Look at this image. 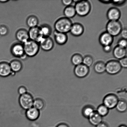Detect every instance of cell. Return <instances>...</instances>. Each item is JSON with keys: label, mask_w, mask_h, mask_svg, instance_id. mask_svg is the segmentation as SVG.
Returning a JSON list of instances; mask_svg holds the SVG:
<instances>
[{"label": "cell", "mask_w": 127, "mask_h": 127, "mask_svg": "<svg viewBox=\"0 0 127 127\" xmlns=\"http://www.w3.org/2000/svg\"><path fill=\"white\" fill-rule=\"evenodd\" d=\"M73 24L70 19L65 17H61L56 21L54 28L57 32L67 34L70 31Z\"/></svg>", "instance_id": "1"}, {"label": "cell", "mask_w": 127, "mask_h": 127, "mask_svg": "<svg viewBox=\"0 0 127 127\" xmlns=\"http://www.w3.org/2000/svg\"><path fill=\"white\" fill-rule=\"evenodd\" d=\"M76 14L81 17H84L90 13L91 5L88 0H81L75 3L74 6Z\"/></svg>", "instance_id": "2"}, {"label": "cell", "mask_w": 127, "mask_h": 127, "mask_svg": "<svg viewBox=\"0 0 127 127\" xmlns=\"http://www.w3.org/2000/svg\"><path fill=\"white\" fill-rule=\"evenodd\" d=\"M23 44L25 54L28 57H34L39 52V43L34 41L29 40Z\"/></svg>", "instance_id": "3"}, {"label": "cell", "mask_w": 127, "mask_h": 127, "mask_svg": "<svg viewBox=\"0 0 127 127\" xmlns=\"http://www.w3.org/2000/svg\"><path fill=\"white\" fill-rule=\"evenodd\" d=\"M122 29V25L119 21H109L107 24L106 32L114 37L120 34Z\"/></svg>", "instance_id": "4"}, {"label": "cell", "mask_w": 127, "mask_h": 127, "mask_svg": "<svg viewBox=\"0 0 127 127\" xmlns=\"http://www.w3.org/2000/svg\"><path fill=\"white\" fill-rule=\"evenodd\" d=\"M122 67L119 61L111 60L105 64V72L111 75H114L120 73Z\"/></svg>", "instance_id": "5"}, {"label": "cell", "mask_w": 127, "mask_h": 127, "mask_svg": "<svg viewBox=\"0 0 127 127\" xmlns=\"http://www.w3.org/2000/svg\"><path fill=\"white\" fill-rule=\"evenodd\" d=\"M119 99L115 94H110L104 97L103 100V104L109 109L115 108Z\"/></svg>", "instance_id": "6"}, {"label": "cell", "mask_w": 127, "mask_h": 127, "mask_svg": "<svg viewBox=\"0 0 127 127\" xmlns=\"http://www.w3.org/2000/svg\"><path fill=\"white\" fill-rule=\"evenodd\" d=\"M33 101L32 96L27 93L21 95L19 99L21 107L27 110L33 107Z\"/></svg>", "instance_id": "7"}, {"label": "cell", "mask_w": 127, "mask_h": 127, "mask_svg": "<svg viewBox=\"0 0 127 127\" xmlns=\"http://www.w3.org/2000/svg\"><path fill=\"white\" fill-rule=\"evenodd\" d=\"M40 48L45 51H49L54 47V42L50 37H43L39 43Z\"/></svg>", "instance_id": "8"}, {"label": "cell", "mask_w": 127, "mask_h": 127, "mask_svg": "<svg viewBox=\"0 0 127 127\" xmlns=\"http://www.w3.org/2000/svg\"><path fill=\"white\" fill-rule=\"evenodd\" d=\"M89 67L83 64L75 66L74 69L75 75L76 76L79 78H85L89 74Z\"/></svg>", "instance_id": "9"}, {"label": "cell", "mask_w": 127, "mask_h": 127, "mask_svg": "<svg viewBox=\"0 0 127 127\" xmlns=\"http://www.w3.org/2000/svg\"><path fill=\"white\" fill-rule=\"evenodd\" d=\"M30 40L39 43L43 37L41 33L39 27L30 28L28 31Z\"/></svg>", "instance_id": "10"}, {"label": "cell", "mask_w": 127, "mask_h": 127, "mask_svg": "<svg viewBox=\"0 0 127 127\" xmlns=\"http://www.w3.org/2000/svg\"><path fill=\"white\" fill-rule=\"evenodd\" d=\"M11 52L13 56L20 58L25 54L23 44L20 43H15L11 47Z\"/></svg>", "instance_id": "11"}, {"label": "cell", "mask_w": 127, "mask_h": 127, "mask_svg": "<svg viewBox=\"0 0 127 127\" xmlns=\"http://www.w3.org/2000/svg\"><path fill=\"white\" fill-rule=\"evenodd\" d=\"M99 40V43L103 47L111 45L114 41V37L106 32H103L100 34Z\"/></svg>", "instance_id": "12"}, {"label": "cell", "mask_w": 127, "mask_h": 127, "mask_svg": "<svg viewBox=\"0 0 127 127\" xmlns=\"http://www.w3.org/2000/svg\"><path fill=\"white\" fill-rule=\"evenodd\" d=\"M106 15L109 21H118L120 18L121 12L117 7H111L108 10Z\"/></svg>", "instance_id": "13"}, {"label": "cell", "mask_w": 127, "mask_h": 127, "mask_svg": "<svg viewBox=\"0 0 127 127\" xmlns=\"http://www.w3.org/2000/svg\"><path fill=\"white\" fill-rule=\"evenodd\" d=\"M84 31L83 25L79 23H75L72 24L69 32L74 36L79 37L83 34Z\"/></svg>", "instance_id": "14"}, {"label": "cell", "mask_w": 127, "mask_h": 127, "mask_svg": "<svg viewBox=\"0 0 127 127\" xmlns=\"http://www.w3.org/2000/svg\"><path fill=\"white\" fill-rule=\"evenodd\" d=\"M16 37L20 43L23 44L30 40L28 31L23 29L17 31Z\"/></svg>", "instance_id": "15"}, {"label": "cell", "mask_w": 127, "mask_h": 127, "mask_svg": "<svg viewBox=\"0 0 127 127\" xmlns=\"http://www.w3.org/2000/svg\"><path fill=\"white\" fill-rule=\"evenodd\" d=\"M55 40L59 45H63L67 43L68 37L66 33H60L55 31L53 32Z\"/></svg>", "instance_id": "16"}, {"label": "cell", "mask_w": 127, "mask_h": 127, "mask_svg": "<svg viewBox=\"0 0 127 127\" xmlns=\"http://www.w3.org/2000/svg\"><path fill=\"white\" fill-rule=\"evenodd\" d=\"M12 72L9 64L6 62L0 63V76H8L11 75Z\"/></svg>", "instance_id": "17"}, {"label": "cell", "mask_w": 127, "mask_h": 127, "mask_svg": "<svg viewBox=\"0 0 127 127\" xmlns=\"http://www.w3.org/2000/svg\"><path fill=\"white\" fill-rule=\"evenodd\" d=\"M126 48H124L117 45L113 50V55L116 59L120 60L126 57Z\"/></svg>", "instance_id": "18"}, {"label": "cell", "mask_w": 127, "mask_h": 127, "mask_svg": "<svg viewBox=\"0 0 127 127\" xmlns=\"http://www.w3.org/2000/svg\"><path fill=\"white\" fill-rule=\"evenodd\" d=\"M26 115L27 119L31 121L37 120L39 116V110L35 108L32 107L27 109L26 112Z\"/></svg>", "instance_id": "19"}, {"label": "cell", "mask_w": 127, "mask_h": 127, "mask_svg": "<svg viewBox=\"0 0 127 127\" xmlns=\"http://www.w3.org/2000/svg\"><path fill=\"white\" fill-rule=\"evenodd\" d=\"M102 118L96 111H95L88 119L91 124L96 126L102 122Z\"/></svg>", "instance_id": "20"}, {"label": "cell", "mask_w": 127, "mask_h": 127, "mask_svg": "<svg viewBox=\"0 0 127 127\" xmlns=\"http://www.w3.org/2000/svg\"><path fill=\"white\" fill-rule=\"evenodd\" d=\"M63 13L65 17L69 19L74 17L76 14L74 6L72 5L66 7L64 10Z\"/></svg>", "instance_id": "21"}, {"label": "cell", "mask_w": 127, "mask_h": 127, "mask_svg": "<svg viewBox=\"0 0 127 127\" xmlns=\"http://www.w3.org/2000/svg\"><path fill=\"white\" fill-rule=\"evenodd\" d=\"M9 65L11 70L15 73L20 71L22 68V63L20 61L17 60L12 61Z\"/></svg>", "instance_id": "22"}, {"label": "cell", "mask_w": 127, "mask_h": 127, "mask_svg": "<svg viewBox=\"0 0 127 127\" xmlns=\"http://www.w3.org/2000/svg\"><path fill=\"white\" fill-rule=\"evenodd\" d=\"M94 69L98 74L104 73L105 72V63L102 61L96 62L94 65Z\"/></svg>", "instance_id": "23"}, {"label": "cell", "mask_w": 127, "mask_h": 127, "mask_svg": "<svg viewBox=\"0 0 127 127\" xmlns=\"http://www.w3.org/2000/svg\"><path fill=\"white\" fill-rule=\"evenodd\" d=\"M42 35L43 37H49L52 32L51 27L49 25L43 24L39 27Z\"/></svg>", "instance_id": "24"}, {"label": "cell", "mask_w": 127, "mask_h": 127, "mask_svg": "<svg viewBox=\"0 0 127 127\" xmlns=\"http://www.w3.org/2000/svg\"><path fill=\"white\" fill-rule=\"evenodd\" d=\"M39 21L36 16L32 15L28 17L27 20V24L30 28L38 27Z\"/></svg>", "instance_id": "25"}, {"label": "cell", "mask_w": 127, "mask_h": 127, "mask_svg": "<svg viewBox=\"0 0 127 127\" xmlns=\"http://www.w3.org/2000/svg\"><path fill=\"white\" fill-rule=\"evenodd\" d=\"M83 57L79 53H75L72 56L71 62L72 64L75 66L79 65L83 63Z\"/></svg>", "instance_id": "26"}, {"label": "cell", "mask_w": 127, "mask_h": 127, "mask_svg": "<svg viewBox=\"0 0 127 127\" xmlns=\"http://www.w3.org/2000/svg\"><path fill=\"white\" fill-rule=\"evenodd\" d=\"M119 112L123 113L126 111L127 109V102L123 99L119 100L115 107Z\"/></svg>", "instance_id": "27"}, {"label": "cell", "mask_w": 127, "mask_h": 127, "mask_svg": "<svg viewBox=\"0 0 127 127\" xmlns=\"http://www.w3.org/2000/svg\"><path fill=\"white\" fill-rule=\"evenodd\" d=\"M95 111L94 108L91 106H86L83 108L82 111V114L85 117L88 118Z\"/></svg>", "instance_id": "28"}, {"label": "cell", "mask_w": 127, "mask_h": 127, "mask_svg": "<svg viewBox=\"0 0 127 127\" xmlns=\"http://www.w3.org/2000/svg\"><path fill=\"white\" fill-rule=\"evenodd\" d=\"M109 109L103 104H101L98 107L97 112L102 117L106 116L109 113Z\"/></svg>", "instance_id": "29"}, {"label": "cell", "mask_w": 127, "mask_h": 127, "mask_svg": "<svg viewBox=\"0 0 127 127\" xmlns=\"http://www.w3.org/2000/svg\"><path fill=\"white\" fill-rule=\"evenodd\" d=\"M93 63V59L91 56L89 55H86L83 58L82 64L89 68L92 65Z\"/></svg>", "instance_id": "30"}, {"label": "cell", "mask_w": 127, "mask_h": 127, "mask_svg": "<svg viewBox=\"0 0 127 127\" xmlns=\"http://www.w3.org/2000/svg\"><path fill=\"white\" fill-rule=\"evenodd\" d=\"M44 106V103L41 99H37L33 101V107L38 110L43 109Z\"/></svg>", "instance_id": "31"}, {"label": "cell", "mask_w": 127, "mask_h": 127, "mask_svg": "<svg viewBox=\"0 0 127 127\" xmlns=\"http://www.w3.org/2000/svg\"><path fill=\"white\" fill-rule=\"evenodd\" d=\"M9 30L8 28L4 25L0 26V35L5 36L7 35L8 33Z\"/></svg>", "instance_id": "32"}, {"label": "cell", "mask_w": 127, "mask_h": 127, "mask_svg": "<svg viewBox=\"0 0 127 127\" xmlns=\"http://www.w3.org/2000/svg\"><path fill=\"white\" fill-rule=\"evenodd\" d=\"M127 45V39L124 38H121L118 41L117 43V46L121 48H126Z\"/></svg>", "instance_id": "33"}, {"label": "cell", "mask_w": 127, "mask_h": 127, "mask_svg": "<svg viewBox=\"0 0 127 127\" xmlns=\"http://www.w3.org/2000/svg\"><path fill=\"white\" fill-rule=\"evenodd\" d=\"M119 62L122 68H127V57L122 58V59L119 60Z\"/></svg>", "instance_id": "34"}, {"label": "cell", "mask_w": 127, "mask_h": 127, "mask_svg": "<svg viewBox=\"0 0 127 127\" xmlns=\"http://www.w3.org/2000/svg\"><path fill=\"white\" fill-rule=\"evenodd\" d=\"M126 0H112V3L114 5L121 6L124 5L126 2Z\"/></svg>", "instance_id": "35"}, {"label": "cell", "mask_w": 127, "mask_h": 127, "mask_svg": "<svg viewBox=\"0 0 127 127\" xmlns=\"http://www.w3.org/2000/svg\"><path fill=\"white\" fill-rule=\"evenodd\" d=\"M62 2V4L66 7L71 5L73 3V0H63Z\"/></svg>", "instance_id": "36"}, {"label": "cell", "mask_w": 127, "mask_h": 127, "mask_svg": "<svg viewBox=\"0 0 127 127\" xmlns=\"http://www.w3.org/2000/svg\"><path fill=\"white\" fill-rule=\"evenodd\" d=\"M120 34L121 35L122 38L127 39V28L123 29Z\"/></svg>", "instance_id": "37"}, {"label": "cell", "mask_w": 127, "mask_h": 127, "mask_svg": "<svg viewBox=\"0 0 127 127\" xmlns=\"http://www.w3.org/2000/svg\"><path fill=\"white\" fill-rule=\"evenodd\" d=\"M18 92L21 95H23L27 93V90L25 87H21L19 88Z\"/></svg>", "instance_id": "38"}, {"label": "cell", "mask_w": 127, "mask_h": 127, "mask_svg": "<svg viewBox=\"0 0 127 127\" xmlns=\"http://www.w3.org/2000/svg\"><path fill=\"white\" fill-rule=\"evenodd\" d=\"M103 47V50L105 53H109L112 50L111 45L105 46Z\"/></svg>", "instance_id": "39"}, {"label": "cell", "mask_w": 127, "mask_h": 127, "mask_svg": "<svg viewBox=\"0 0 127 127\" xmlns=\"http://www.w3.org/2000/svg\"><path fill=\"white\" fill-rule=\"evenodd\" d=\"M96 127H109L106 123L102 122L100 124L96 126Z\"/></svg>", "instance_id": "40"}, {"label": "cell", "mask_w": 127, "mask_h": 127, "mask_svg": "<svg viewBox=\"0 0 127 127\" xmlns=\"http://www.w3.org/2000/svg\"><path fill=\"white\" fill-rule=\"evenodd\" d=\"M99 2L101 3L105 4H109L112 3V0H101L99 1Z\"/></svg>", "instance_id": "41"}, {"label": "cell", "mask_w": 127, "mask_h": 127, "mask_svg": "<svg viewBox=\"0 0 127 127\" xmlns=\"http://www.w3.org/2000/svg\"><path fill=\"white\" fill-rule=\"evenodd\" d=\"M57 127H69L66 124H62L58 125Z\"/></svg>", "instance_id": "42"}, {"label": "cell", "mask_w": 127, "mask_h": 127, "mask_svg": "<svg viewBox=\"0 0 127 127\" xmlns=\"http://www.w3.org/2000/svg\"><path fill=\"white\" fill-rule=\"evenodd\" d=\"M9 0H0V2L2 3H6L7 2H8Z\"/></svg>", "instance_id": "43"}, {"label": "cell", "mask_w": 127, "mask_h": 127, "mask_svg": "<svg viewBox=\"0 0 127 127\" xmlns=\"http://www.w3.org/2000/svg\"><path fill=\"white\" fill-rule=\"evenodd\" d=\"M119 127H127L126 126L124 125H122L120 126Z\"/></svg>", "instance_id": "44"}]
</instances>
